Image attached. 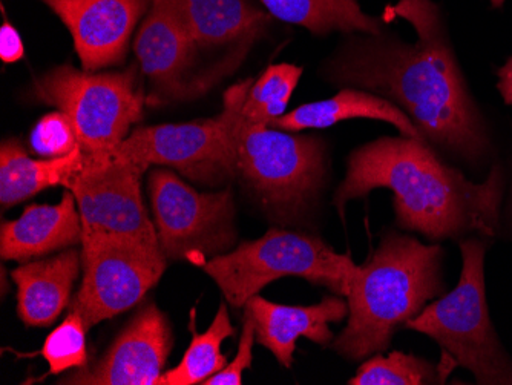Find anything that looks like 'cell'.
Segmentation results:
<instances>
[{
    "label": "cell",
    "mask_w": 512,
    "mask_h": 385,
    "mask_svg": "<svg viewBox=\"0 0 512 385\" xmlns=\"http://www.w3.org/2000/svg\"><path fill=\"white\" fill-rule=\"evenodd\" d=\"M253 80L227 89L220 116L229 134L235 175L264 214L283 226H296L312 212L324 185L325 151L315 135L287 134L243 117Z\"/></svg>",
    "instance_id": "cell-4"
},
{
    "label": "cell",
    "mask_w": 512,
    "mask_h": 385,
    "mask_svg": "<svg viewBox=\"0 0 512 385\" xmlns=\"http://www.w3.org/2000/svg\"><path fill=\"white\" fill-rule=\"evenodd\" d=\"M352 119L381 120L396 126L404 137L425 140L413 120L390 100L378 94L358 89H342L332 99L306 103L276 117L269 126L283 131L298 132L304 129L329 128L336 123Z\"/></svg>",
    "instance_id": "cell-18"
},
{
    "label": "cell",
    "mask_w": 512,
    "mask_h": 385,
    "mask_svg": "<svg viewBox=\"0 0 512 385\" xmlns=\"http://www.w3.org/2000/svg\"><path fill=\"white\" fill-rule=\"evenodd\" d=\"M394 11L413 25L417 42L352 43L333 60L330 77L398 103L434 145L470 160L482 157L490 143L442 36L437 8L430 0H401Z\"/></svg>",
    "instance_id": "cell-1"
},
{
    "label": "cell",
    "mask_w": 512,
    "mask_h": 385,
    "mask_svg": "<svg viewBox=\"0 0 512 385\" xmlns=\"http://www.w3.org/2000/svg\"><path fill=\"white\" fill-rule=\"evenodd\" d=\"M255 326L247 313L243 316V333H241L238 352L232 361L227 362L221 372L204 381V385H241L243 373L252 367L253 346H255Z\"/></svg>",
    "instance_id": "cell-27"
},
{
    "label": "cell",
    "mask_w": 512,
    "mask_h": 385,
    "mask_svg": "<svg viewBox=\"0 0 512 385\" xmlns=\"http://www.w3.org/2000/svg\"><path fill=\"white\" fill-rule=\"evenodd\" d=\"M82 254L68 249L54 257L28 261L11 272L17 286V315L25 326H51L71 304Z\"/></svg>",
    "instance_id": "cell-17"
},
{
    "label": "cell",
    "mask_w": 512,
    "mask_h": 385,
    "mask_svg": "<svg viewBox=\"0 0 512 385\" xmlns=\"http://www.w3.org/2000/svg\"><path fill=\"white\" fill-rule=\"evenodd\" d=\"M191 332V344L180 364L163 373L158 379V385L203 384L227 366L221 346L227 338L235 336L237 330L230 323L226 304H220V309L206 332L198 333L194 323H191Z\"/></svg>",
    "instance_id": "cell-22"
},
{
    "label": "cell",
    "mask_w": 512,
    "mask_h": 385,
    "mask_svg": "<svg viewBox=\"0 0 512 385\" xmlns=\"http://www.w3.org/2000/svg\"><path fill=\"white\" fill-rule=\"evenodd\" d=\"M171 349L168 318L155 304H146L94 366L77 369L59 384L158 385Z\"/></svg>",
    "instance_id": "cell-12"
},
{
    "label": "cell",
    "mask_w": 512,
    "mask_h": 385,
    "mask_svg": "<svg viewBox=\"0 0 512 385\" xmlns=\"http://www.w3.org/2000/svg\"><path fill=\"white\" fill-rule=\"evenodd\" d=\"M301 76V66L270 65L250 86L241 111L244 119L255 125L269 126L273 119L284 116Z\"/></svg>",
    "instance_id": "cell-23"
},
{
    "label": "cell",
    "mask_w": 512,
    "mask_h": 385,
    "mask_svg": "<svg viewBox=\"0 0 512 385\" xmlns=\"http://www.w3.org/2000/svg\"><path fill=\"white\" fill-rule=\"evenodd\" d=\"M31 148L42 157H65L79 148L73 123L65 112H51L43 117L31 131Z\"/></svg>",
    "instance_id": "cell-26"
},
{
    "label": "cell",
    "mask_w": 512,
    "mask_h": 385,
    "mask_svg": "<svg viewBox=\"0 0 512 385\" xmlns=\"http://www.w3.org/2000/svg\"><path fill=\"white\" fill-rule=\"evenodd\" d=\"M503 2H505V0H491V4H493L494 7H502Z\"/></svg>",
    "instance_id": "cell-30"
},
{
    "label": "cell",
    "mask_w": 512,
    "mask_h": 385,
    "mask_svg": "<svg viewBox=\"0 0 512 385\" xmlns=\"http://www.w3.org/2000/svg\"><path fill=\"white\" fill-rule=\"evenodd\" d=\"M276 19L307 28L313 34L362 31L379 34L381 22L365 14L358 0H261Z\"/></svg>",
    "instance_id": "cell-21"
},
{
    "label": "cell",
    "mask_w": 512,
    "mask_h": 385,
    "mask_svg": "<svg viewBox=\"0 0 512 385\" xmlns=\"http://www.w3.org/2000/svg\"><path fill=\"white\" fill-rule=\"evenodd\" d=\"M462 272L447 295L422 309L405 327L430 336L453 366L470 370L480 385H512V359L503 349L486 301V244L460 243Z\"/></svg>",
    "instance_id": "cell-5"
},
{
    "label": "cell",
    "mask_w": 512,
    "mask_h": 385,
    "mask_svg": "<svg viewBox=\"0 0 512 385\" xmlns=\"http://www.w3.org/2000/svg\"><path fill=\"white\" fill-rule=\"evenodd\" d=\"M201 267L237 309L273 281L286 277L302 278L347 298L358 270L352 258L338 254L321 238L278 228L204 261Z\"/></svg>",
    "instance_id": "cell-6"
},
{
    "label": "cell",
    "mask_w": 512,
    "mask_h": 385,
    "mask_svg": "<svg viewBox=\"0 0 512 385\" xmlns=\"http://www.w3.org/2000/svg\"><path fill=\"white\" fill-rule=\"evenodd\" d=\"M33 93L40 102L65 112L88 157L114 154L131 126L142 120L145 103L135 66L99 74L57 66L37 80Z\"/></svg>",
    "instance_id": "cell-7"
},
{
    "label": "cell",
    "mask_w": 512,
    "mask_h": 385,
    "mask_svg": "<svg viewBox=\"0 0 512 385\" xmlns=\"http://www.w3.org/2000/svg\"><path fill=\"white\" fill-rule=\"evenodd\" d=\"M155 231L165 257L203 264L226 254L237 241L230 189L198 192L169 169H155L148 180Z\"/></svg>",
    "instance_id": "cell-8"
},
{
    "label": "cell",
    "mask_w": 512,
    "mask_h": 385,
    "mask_svg": "<svg viewBox=\"0 0 512 385\" xmlns=\"http://www.w3.org/2000/svg\"><path fill=\"white\" fill-rule=\"evenodd\" d=\"M509 214L512 217V188H511V198H509Z\"/></svg>",
    "instance_id": "cell-31"
},
{
    "label": "cell",
    "mask_w": 512,
    "mask_h": 385,
    "mask_svg": "<svg viewBox=\"0 0 512 385\" xmlns=\"http://www.w3.org/2000/svg\"><path fill=\"white\" fill-rule=\"evenodd\" d=\"M82 149L65 157L33 160L17 140L8 139L0 148V203L2 208L19 205L39 192L63 185L66 177L80 168Z\"/></svg>",
    "instance_id": "cell-19"
},
{
    "label": "cell",
    "mask_w": 512,
    "mask_h": 385,
    "mask_svg": "<svg viewBox=\"0 0 512 385\" xmlns=\"http://www.w3.org/2000/svg\"><path fill=\"white\" fill-rule=\"evenodd\" d=\"M499 88L506 105H512V57L499 71Z\"/></svg>",
    "instance_id": "cell-29"
},
{
    "label": "cell",
    "mask_w": 512,
    "mask_h": 385,
    "mask_svg": "<svg viewBox=\"0 0 512 385\" xmlns=\"http://www.w3.org/2000/svg\"><path fill=\"white\" fill-rule=\"evenodd\" d=\"M243 309L252 318L256 343L270 350L286 369L292 367L299 338L329 346L335 339L330 324L341 323L348 316L347 300L336 293L313 306H284L255 295Z\"/></svg>",
    "instance_id": "cell-15"
},
{
    "label": "cell",
    "mask_w": 512,
    "mask_h": 385,
    "mask_svg": "<svg viewBox=\"0 0 512 385\" xmlns=\"http://www.w3.org/2000/svg\"><path fill=\"white\" fill-rule=\"evenodd\" d=\"M73 36L83 70L119 65L151 0H42Z\"/></svg>",
    "instance_id": "cell-13"
},
{
    "label": "cell",
    "mask_w": 512,
    "mask_h": 385,
    "mask_svg": "<svg viewBox=\"0 0 512 385\" xmlns=\"http://www.w3.org/2000/svg\"><path fill=\"white\" fill-rule=\"evenodd\" d=\"M180 7L197 47L253 40L270 22L249 0H180Z\"/></svg>",
    "instance_id": "cell-20"
},
{
    "label": "cell",
    "mask_w": 512,
    "mask_h": 385,
    "mask_svg": "<svg viewBox=\"0 0 512 385\" xmlns=\"http://www.w3.org/2000/svg\"><path fill=\"white\" fill-rule=\"evenodd\" d=\"M148 169L115 154L88 157L63 185L76 198L83 235H115L161 249L155 224L143 203ZM82 235V237H83Z\"/></svg>",
    "instance_id": "cell-10"
},
{
    "label": "cell",
    "mask_w": 512,
    "mask_h": 385,
    "mask_svg": "<svg viewBox=\"0 0 512 385\" xmlns=\"http://www.w3.org/2000/svg\"><path fill=\"white\" fill-rule=\"evenodd\" d=\"M145 166H169L197 183L217 186L235 177L234 154L223 117L137 128L114 152Z\"/></svg>",
    "instance_id": "cell-11"
},
{
    "label": "cell",
    "mask_w": 512,
    "mask_h": 385,
    "mask_svg": "<svg viewBox=\"0 0 512 385\" xmlns=\"http://www.w3.org/2000/svg\"><path fill=\"white\" fill-rule=\"evenodd\" d=\"M85 321L76 310H69L59 327L46 336L39 355L43 356L50 372L48 375H60L68 370L88 367V347H86Z\"/></svg>",
    "instance_id": "cell-25"
},
{
    "label": "cell",
    "mask_w": 512,
    "mask_h": 385,
    "mask_svg": "<svg viewBox=\"0 0 512 385\" xmlns=\"http://www.w3.org/2000/svg\"><path fill=\"white\" fill-rule=\"evenodd\" d=\"M83 281L69 309L86 327L132 309L160 281L168 258L161 249L115 235H83Z\"/></svg>",
    "instance_id": "cell-9"
},
{
    "label": "cell",
    "mask_w": 512,
    "mask_h": 385,
    "mask_svg": "<svg viewBox=\"0 0 512 385\" xmlns=\"http://www.w3.org/2000/svg\"><path fill=\"white\" fill-rule=\"evenodd\" d=\"M197 43L192 39L180 0H151V10L135 37L134 51L152 83V100L183 96V76Z\"/></svg>",
    "instance_id": "cell-14"
},
{
    "label": "cell",
    "mask_w": 512,
    "mask_h": 385,
    "mask_svg": "<svg viewBox=\"0 0 512 385\" xmlns=\"http://www.w3.org/2000/svg\"><path fill=\"white\" fill-rule=\"evenodd\" d=\"M379 188L393 192L399 226L430 240L470 232L494 237L499 229L502 171L494 168L485 181L474 183L440 162L425 140L385 137L356 149L333 203L344 215L348 201Z\"/></svg>",
    "instance_id": "cell-2"
},
{
    "label": "cell",
    "mask_w": 512,
    "mask_h": 385,
    "mask_svg": "<svg viewBox=\"0 0 512 385\" xmlns=\"http://www.w3.org/2000/svg\"><path fill=\"white\" fill-rule=\"evenodd\" d=\"M83 226L76 198L66 189L59 205L28 206L20 218L0 226V255L28 263L82 241Z\"/></svg>",
    "instance_id": "cell-16"
},
{
    "label": "cell",
    "mask_w": 512,
    "mask_h": 385,
    "mask_svg": "<svg viewBox=\"0 0 512 385\" xmlns=\"http://www.w3.org/2000/svg\"><path fill=\"white\" fill-rule=\"evenodd\" d=\"M25 56L22 39L13 25L5 22L0 30V59L5 63H16Z\"/></svg>",
    "instance_id": "cell-28"
},
{
    "label": "cell",
    "mask_w": 512,
    "mask_h": 385,
    "mask_svg": "<svg viewBox=\"0 0 512 385\" xmlns=\"http://www.w3.org/2000/svg\"><path fill=\"white\" fill-rule=\"evenodd\" d=\"M442 258L444 251L436 244L396 232L385 235L350 283L348 323L333 349L352 361L388 350L399 327L428 301L445 295Z\"/></svg>",
    "instance_id": "cell-3"
},
{
    "label": "cell",
    "mask_w": 512,
    "mask_h": 385,
    "mask_svg": "<svg viewBox=\"0 0 512 385\" xmlns=\"http://www.w3.org/2000/svg\"><path fill=\"white\" fill-rule=\"evenodd\" d=\"M439 369L414 355L391 352L388 356L376 353L364 361L348 384L350 385H424L442 384Z\"/></svg>",
    "instance_id": "cell-24"
}]
</instances>
